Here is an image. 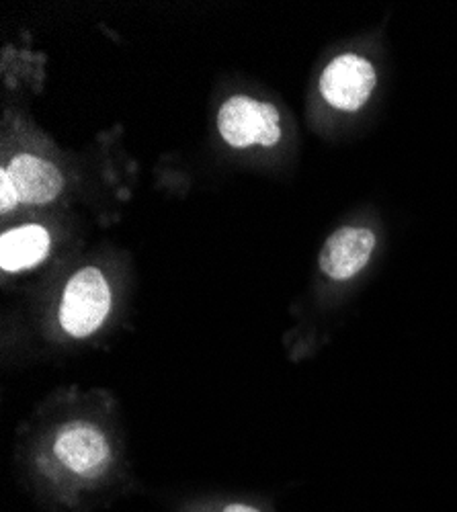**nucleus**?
Listing matches in <instances>:
<instances>
[{
  "label": "nucleus",
  "instance_id": "nucleus-9",
  "mask_svg": "<svg viewBox=\"0 0 457 512\" xmlns=\"http://www.w3.org/2000/svg\"><path fill=\"white\" fill-rule=\"evenodd\" d=\"M218 512H263L259 506L248 502H228Z\"/></svg>",
  "mask_w": 457,
  "mask_h": 512
},
{
  "label": "nucleus",
  "instance_id": "nucleus-6",
  "mask_svg": "<svg viewBox=\"0 0 457 512\" xmlns=\"http://www.w3.org/2000/svg\"><path fill=\"white\" fill-rule=\"evenodd\" d=\"M5 168L17 189L21 203L46 205L52 203L64 189V177L58 166H54L46 158L19 154Z\"/></svg>",
  "mask_w": 457,
  "mask_h": 512
},
{
  "label": "nucleus",
  "instance_id": "nucleus-5",
  "mask_svg": "<svg viewBox=\"0 0 457 512\" xmlns=\"http://www.w3.org/2000/svg\"><path fill=\"white\" fill-rule=\"evenodd\" d=\"M376 234L367 228L347 226L332 234L320 250V271L332 281H349L369 263Z\"/></svg>",
  "mask_w": 457,
  "mask_h": 512
},
{
  "label": "nucleus",
  "instance_id": "nucleus-3",
  "mask_svg": "<svg viewBox=\"0 0 457 512\" xmlns=\"http://www.w3.org/2000/svg\"><path fill=\"white\" fill-rule=\"evenodd\" d=\"M218 130L232 148H271L281 140V117L271 103L236 95L220 107Z\"/></svg>",
  "mask_w": 457,
  "mask_h": 512
},
{
  "label": "nucleus",
  "instance_id": "nucleus-4",
  "mask_svg": "<svg viewBox=\"0 0 457 512\" xmlns=\"http://www.w3.org/2000/svg\"><path fill=\"white\" fill-rule=\"evenodd\" d=\"M378 74L369 60L357 54H343L332 60L320 76L324 101L341 111H357L376 89Z\"/></svg>",
  "mask_w": 457,
  "mask_h": 512
},
{
  "label": "nucleus",
  "instance_id": "nucleus-7",
  "mask_svg": "<svg viewBox=\"0 0 457 512\" xmlns=\"http://www.w3.org/2000/svg\"><path fill=\"white\" fill-rule=\"evenodd\" d=\"M50 232L39 224L7 230L0 238V267L5 273H21L44 263L50 254Z\"/></svg>",
  "mask_w": 457,
  "mask_h": 512
},
{
  "label": "nucleus",
  "instance_id": "nucleus-1",
  "mask_svg": "<svg viewBox=\"0 0 457 512\" xmlns=\"http://www.w3.org/2000/svg\"><path fill=\"white\" fill-rule=\"evenodd\" d=\"M54 474L66 482L93 484L101 480L113 463L109 437L97 424L72 420L62 424L52 439Z\"/></svg>",
  "mask_w": 457,
  "mask_h": 512
},
{
  "label": "nucleus",
  "instance_id": "nucleus-2",
  "mask_svg": "<svg viewBox=\"0 0 457 512\" xmlns=\"http://www.w3.org/2000/svg\"><path fill=\"white\" fill-rule=\"evenodd\" d=\"M113 295L109 281L97 267L76 271L64 287L58 322L72 338H89L109 318Z\"/></svg>",
  "mask_w": 457,
  "mask_h": 512
},
{
  "label": "nucleus",
  "instance_id": "nucleus-8",
  "mask_svg": "<svg viewBox=\"0 0 457 512\" xmlns=\"http://www.w3.org/2000/svg\"><path fill=\"white\" fill-rule=\"evenodd\" d=\"M17 203H21L19 195H17V189H15V185H13V181L7 173V168H3V170H0V211L7 213L11 209H15Z\"/></svg>",
  "mask_w": 457,
  "mask_h": 512
}]
</instances>
